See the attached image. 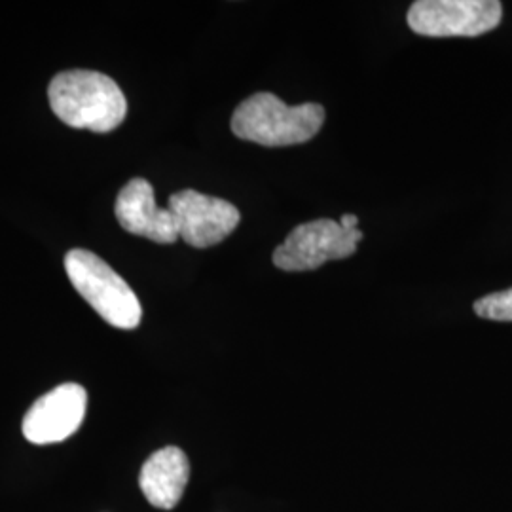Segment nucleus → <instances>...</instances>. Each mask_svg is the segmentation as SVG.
Segmentation results:
<instances>
[{"mask_svg": "<svg viewBox=\"0 0 512 512\" xmlns=\"http://www.w3.org/2000/svg\"><path fill=\"white\" fill-rule=\"evenodd\" d=\"M55 116L74 129L109 133L128 114V101L120 86L103 73L65 71L55 76L48 88Z\"/></svg>", "mask_w": 512, "mask_h": 512, "instance_id": "1", "label": "nucleus"}, {"mask_svg": "<svg viewBox=\"0 0 512 512\" xmlns=\"http://www.w3.org/2000/svg\"><path fill=\"white\" fill-rule=\"evenodd\" d=\"M167 207L177 220L179 238L196 249H207L224 241L238 228L241 220L236 205L196 190L173 194Z\"/></svg>", "mask_w": 512, "mask_h": 512, "instance_id": "6", "label": "nucleus"}, {"mask_svg": "<svg viewBox=\"0 0 512 512\" xmlns=\"http://www.w3.org/2000/svg\"><path fill=\"white\" fill-rule=\"evenodd\" d=\"M501 18L497 0H418L408 10V27L421 37H480Z\"/></svg>", "mask_w": 512, "mask_h": 512, "instance_id": "5", "label": "nucleus"}, {"mask_svg": "<svg viewBox=\"0 0 512 512\" xmlns=\"http://www.w3.org/2000/svg\"><path fill=\"white\" fill-rule=\"evenodd\" d=\"M340 224H342L346 230H355V228H359V219H357L355 215H344V217L340 219Z\"/></svg>", "mask_w": 512, "mask_h": 512, "instance_id": "11", "label": "nucleus"}, {"mask_svg": "<svg viewBox=\"0 0 512 512\" xmlns=\"http://www.w3.org/2000/svg\"><path fill=\"white\" fill-rule=\"evenodd\" d=\"M116 219L133 236L156 243H175L179 239L175 215L169 207H158L154 188L147 179H133L120 190L116 198Z\"/></svg>", "mask_w": 512, "mask_h": 512, "instance_id": "8", "label": "nucleus"}, {"mask_svg": "<svg viewBox=\"0 0 512 512\" xmlns=\"http://www.w3.org/2000/svg\"><path fill=\"white\" fill-rule=\"evenodd\" d=\"M86 408L88 393L82 385H57L29 408L23 420V435L33 444L69 439L82 425Z\"/></svg>", "mask_w": 512, "mask_h": 512, "instance_id": "7", "label": "nucleus"}, {"mask_svg": "<svg viewBox=\"0 0 512 512\" xmlns=\"http://www.w3.org/2000/svg\"><path fill=\"white\" fill-rule=\"evenodd\" d=\"M65 270L80 296L116 329H137L143 308L128 283L109 264L86 249L65 255Z\"/></svg>", "mask_w": 512, "mask_h": 512, "instance_id": "3", "label": "nucleus"}, {"mask_svg": "<svg viewBox=\"0 0 512 512\" xmlns=\"http://www.w3.org/2000/svg\"><path fill=\"white\" fill-rule=\"evenodd\" d=\"M325 124L317 103L291 107L274 93H255L232 116L234 135L262 147H291L311 141Z\"/></svg>", "mask_w": 512, "mask_h": 512, "instance_id": "2", "label": "nucleus"}, {"mask_svg": "<svg viewBox=\"0 0 512 512\" xmlns=\"http://www.w3.org/2000/svg\"><path fill=\"white\" fill-rule=\"evenodd\" d=\"M478 317L490 321H512V287L501 293H492L475 302Z\"/></svg>", "mask_w": 512, "mask_h": 512, "instance_id": "10", "label": "nucleus"}, {"mask_svg": "<svg viewBox=\"0 0 512 512\" xmlns=\"http://www.w3.org/2000/svg\"><path fill=\"white\" fill-rule=\"evenodd\" d=\"M363 232L346 230L340 220L317 219L298 224L285 241L275 247L274 264L285 272H310L329 260L355 255Z\"/></svg>", "mask_w": 512, "mask_h": 512, "instance_id": "4", "label": "nucleus"}, {"mask_svg": "<svg viewBox=\"0 0 512 512\" xmlns=\"http://www.w3.org/2000/svg\"><path fill=\"white\" fill-rule=\"evenodd\" d=\"M188 478L190 463L186 454L177 446H167L145 461L139 486L152 507L171 511L181 501Z\"/></svg>", "mask_w": 512, "mask_h": 512, "instance_id": "9", "label": "nucleus"}]
</instances>
